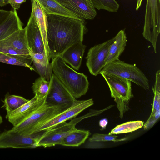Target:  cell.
I'll use <instances>...</instances> for the list:
<instances>
[{
    "instance_id": "6da1fadb",
    "label": "cell",
    "mask_w": 160,
    "mask_h": 160,
    "mask_svg": "<svg viewBox=\"0 0 160 160\" xmlns=\"http://www.w3.org/2000/svg\"><path fill=\"white\" fill-rule=\"evenodd\" d=\"M47 38L50 58L60 55L72 45L82 42L84 20L54 14L47 15Z\"/></svg>"
},
{
    "instance_id": "7a4b0ae2",
    "label": "cell",
    "mask_w": 160,
    "mask_h": 160,
    "mask_svg": "<svg viewBox=\"0 0 160 160\" xmlns=\"http://www.w3.org/2000/svg\"><path fill=\"white\" fill-rule=\"evenodd\" d=\"M53 74L75 98L85 95L89 86L87 77L66 64L60 56L52 58Z\"/></svg>"
},
{
    "instance_id": "3957f363",
    "label": "cell",
    "mask_w": 160,
    "mask_h": 160,
    "mask_svg": "<svg viewBox=\"0 0 160 160\" xmlns=\"http://www.w3.org/2000/svg\"><path fill=\"white\" fill-rule=\"evenodd\" d=\"M106 109L98 110H90L87 114L78 118H74L68 122H64L49 130L41 132L36 144V147H49L61 145L63 138L73 132L76 125L83 119L99 115Z\"/></svg>"
},
{
    "instance_id": "277c9868",
    "label": "cell",
    "mask_w": 160,
    "mask_h": 160,
    "mask_svg": "<svg viewBox=\"0 0 160 160\" xmlns=\"http://www.w3.org/2000/svg\"><path fill=\"white\" fill-rule=\"evenodd\" d=\"M109 87L111 97L114 98L122 118L129 109V102L133 97L131 82L119 76L100 71V72Z\"/></svg>"
},
{
    "instance_id": "5b68a950",
    "label": "cell",
    "mask_w": 160,
    "mask_h": 160,
    "mask_svg": "<svg viewBox=\"0 0 160 160\" xmlns=\"http://www.w3.org/2000/svg\"><path fill=\"white\" fill-rule=\"evenodd\" d=\"M101 71L128 79L145 90L149 89L148 79L135 64L126 63L119 59L105 65Z\"/></svg>"
},
{
    "instance_id": "8992f818",
    "label": "cell",
    "mask_w": 160,
    "mask_h": 160,
    "mask_svg": "<svg viewBox=\"0 0 160 160\" xmlns=\"http://www.w3.org/2000/svg\"><path fill=\"white\" fill-rule=\"evenodd\" d=\"M66 109L49 106L45 103L33 112L11 129L23 135L32 134L39 124L56 114Z\"/></svg>"
},
{
    "instance_id": "52a82bcc",
    "label": "cell",
    "mask_w": 160,
    "mask_h": 160,
    "mask_svg": "<svg viewBox=\"0 0 160 160\" xmlns=\"http://www.w3.org/2000/svg\"><path fill=\"white\" fill-rule=\"evenodd\" d=\"M160 32V0H147L142 34L150 42L157 53L156 44Z\"/></svg>"
},
{
    "instance_id": "ba28073f",
    "label": "cell",
    "mask_w": 160,
    "mask_h": 160,
    "mask_svg": "<svg viewBox=\"0 0 160 160\" xmlns=\"http://www.w3.org/2000/svg\"><path fill=\"white\" fill-rule=\"evenodd\" d=\"M94 104L92 98L77 100L70 107L56 114L38 125L32 134L41 133L76 117L81 112Z\"/></svg>"
},
{
    "instance_id": "9c48e42d",
    "label": "cell",
    "mask_w": 160,
    "mask_h": 160,
    "mask_svg": "<svg viewBox=\"0 0 160 160\" xmlns=\"http://www.w3.org/2000/svg\"><path fill=\"white\" fill-rule=\"evenodd\" d=\"M77 100L66 88L52 74L50 81V88L45 103L49 106L67 109Z\"/></svg>"
},
{
    "instance_id": "30bf717a",
    "label": "cell",
    "mask_w": 160,
    "mask_h": 160,
    "mask_svg": "<svg viewBox=\"0 0 160 160\" xmlns=\"http://www.w3.org/2000/svg\"><path fill=\"white\" fill-rule=\"evenodd\" d=\"M41 133L23 135L12 131L6 130L0 134V148H33L36 144Z\"/></svg>"
},
{
    "instance_id": "8fae6325",
    "label": "cell",
    "mask_w": 160,
    "mask_h": 160,
    "mask_svg": "<svg viewBox=\"0 0 160 160\" xmlns=\"http://www.w3.org/2000/svg\"><path fill=\"white\" fill-rule=\"evenodd\" d=\"M114 37L90 48L86 57V64L90 73L96 76L105 65V60Z\"/></svg>"
},
{
    "instance_id": "7c38bea8",
    "label": "cell",
    "mask_w": 160,
    "mask_h": 160,
    "mask_svg": "<svg viewBox=\"0 0 160 160\" xmlns=\"http://www.w3.org/2000/svg\"><path fill=\"white\" fill-rule=\"evenodd\" d=\"M57 0L80 19L92 20L97 15L91 0Z\"/></svg>"
},
{
    "instance_id": "4fadbf2b",
    "label": "cell",
    "mask_w": 160,
    "mask_h": 160,
    "mask_svg": "<svg viewBox=\"0 0 160 160\" xmlns=\"http://www.w3.org/2000/svg\"><path fill=\"white\" fill-rule=\"evenodd\" d=\"M25 28L28 45L31 53H42L44 52L45 53V48L42 35L31 13Z\"/></svg>"
},
{
    "instance_id": "5bb4252c",
    "label": "cell",
    "mask_w": 160,
    "mask_h": 160,
    "mask_svg": "<svg viewBox=\"0 0 160 160\" xmlns=\"http://www.w3.org/2000/svg\"><path fill=\"white\" fill-rule=\"evenodd\" d=\"M46 98L41 99L34 96L28 102L13 112L7 118L13 126H16L45 104Z\"/></svg>"
},
{
    "instance_id": "9a60e30c",
    "label": "cell",
    "mask_w": 160,
    "mask_h": 160,
    "mask_svg": "<svg viewBox=\"0 0 160 160\" xmlns=\"http://www.w3.org/2000/svg\"><path fill=\"white\" fill-rule=\"evenodd\" d=\"M32 12L34 18L42 35L45 48V52L48 60L50 57L47 38V15L38 0H31Z\"/></svg>"
},
{
    "instance_id": "2e32d148",
    "label": "cell",
    "mask_w": 160,
    "mask_h": 160,
    "mask_svg": "<svg viewBox=\"0 0 160 160\" xmlns=\"http://www.w3.org/2000/svg\"><path fill=\"white\" fill-rule=\"evenodd\" d=\"M86 47L82 42H77L69 47L59 56L66 63L78 70L81 64Z\"/></svg>"
},
{
    "instance_id": "e0dca14e",
    "label": "cell",
    "mask_w": 160,
    "mask_h": 160,
    "mask_svg": "<svg viewBox=\"0 0 160 160\" xmlns=\"http://www.w3.org/2000/svg\"><path fill=\"white\" fill-rule=\"evenodd\" d=\"M33 68L40 77L49 81L52 74V64L50 63L44 52L42 53L31 52Z\"/></svg>"
},
{
    "instance_id": "ac0fdd59",
    "label": "cell",
    "mask_w": 160,
    "mask_h": 160,
    "mask_svg": "<svg viewBox=\"0 0 160 160\" xmlns=\"http://www.w3.org/2000/svg\"><path fill=\"white\" fill-rule=\"evenodd\" d=\"M127 42L125 31H120L114 37V40L110 46L105 60V65L119 60V56L124 50Z\"/></svg>"
},
{
    "instance_id": "d6986e66",
    "label": "cell",
    "mask_w": 160,
    "mask_h": 160,
    "mask_svg": "<svg viewBox=\"0 0 160 160\" xmlns=\"http://www.w3.org/2000/svg\"><path fill=\"white\" fill-rule=\"evenodd\" d=\"M0 43L25 51L30 54L25 28L16 31L6 38L0 40Z\"/></svg>"
},
{
    "instance_id": "ffe728a7",
    "label": "cell",
    "mask_w": 160,
    "mask_h": 160,
    "mask_svg": "<svg viewBox=\"0 0 160 160\" xmlns=\"http://www.w3.org/2000/svg\"><path fill=\"white\" fill-rule=\"evenodd\" d=\"M22 26L16 10L14 9L9 17L0 24V40L23 28Z\"/></svg>"
},
{
    "instance_id": "44dd1931",
    "label": "cell",
    "mask_w": 160,
    "mask_h": 160,
    "mask_svg": "<svg viewBox=\"0 0 160 160\" xmlns=\"http://www.w3.org/2000/svg\"><path fill=\"white\" fill-rule=\"evenodd\" d=\"M47 15L54 14L78 18L57 0H38Z\"/></svg>"
},
{
    "instance_id": "7402d4cb",
    "label": "cell",
    "mask_w": 160,
    "mask_h": 160,
    "mask_svg": "<svg viewBox=\"0 0 160 160\" xmlns=\"http://www.w3.org/2000/svg\"><path fill=\"white\" fill-rule=\"evenodd\" d=\"M0 62L6 64L21 66L34 70L31 66L32 59L30 54L14 55L0 52Z\"/></svg>"
},
{
    "instance_id": "603a6c76",
    "label": "cell",
    "mask_w": 160,
    "mask_h": 160,
    "mask_svg": "<svg viewBox=\"0 0 160 160\" xmlns=\"http://www.w3.org/2000/svg\"><path fill=\"white\" fill-rule=\"evenodd\" d=\"M90 134L89 130L77 128L63 138L61 145L65 146L78 147L85 142Z\"/></svg>"
},
{
    "instance_id": "cb8c5ba5",
    "label": "cell",
    "mask_w": 160,
    "mask_h": 160,
    "mask_svg": "<svg viewBox=\"0 0 160 160\" xmlns=\"http://www.w3.org/2000/svg\"><path fill=\"white\" fill-rule=\"evenodd\" d=\"M29 100L27 99L22 97L10 95L7 93L5 96L2 107H4L7 112L6 118H7L14 111L27 102Z\"/></svg>"
},
{
    "instance_id": "d4e9b609",
    "label": "cell",
    "mask_w": 160,
    "mask_h": 160,
    "mask_svg": "<svg viewBox=\"0 0 160 160\" xmlns=\"http://www.w3.org/2000/svg\"><path fill=\"white\" fill-rule=\"evenodd\" d=\"M142 121H132L118 125L112 129L109 134H119L131 132L141 128L143 125Z\"/></svg>"
},
{
    "instance_id": "484cf974",
    "label": "cell",
    "mask_w": 160,
    "mask_h": 160,
    "mask_svg": "<svg viewBox=\"0 0 160 160\" xmlns=\"http://www.w3.org/2000/svg\"><path fill=\"white\" fill-rule=\"evenodd\" d=\"M50 88V81L40 77L33 83L32 88L35 96L39 99L46 97Z\"/></svg>"
},
{
    "instance_id": "4316f807",
    "label": "cell",
    "mask_w": 160,
    "mask_h": 160,
    "mask_svg": "<svg viewBox=\"0 0 160 160\" xmlns=\"http://www.w3.org/2000/svg\"><path fill=\"white\" fill-rule=\"evenodd\" d=\"M95 8L98 10L103 9L111 12H116L119 5L115 0H91Z\"/></svg>"
},
{
    "instance_id": "83f0119b",
    "label": "cell",
    "mask_w": 160,
    "mask_h": 160,
    "mask_svg": "<svg viewBox=\"0 0 160 160\" xmlns=\"http://www.w3.org/2000/svg\"><path fill=\"white\" fill-rule=\"evenodd\" d=\"M152 90L154 94L152 109L150 116L152 115L155 111L160 109V70L156 73L155 82Z\"/></svg>"
},
{
    "instance_id": "f1b7e54d",
    "label": "cell",
    "mask_w": 160,
    "mask_h": 160,
    "mask_svg": "<svg viewBox=\"0 0 160 160\" xmlns=\"http://www.w3.org/2000/svg\"><path fill=\"white\" fill-rule=\"evenodd\" d=\"M117 136L112 134H105L95 133L92 135V137L89 138L88 142H101L112 141L114 142H118L125 140L126 138L118 139Z\"/></svg>"
},
{
    "instance_id": "f546056e",
    "label": "cell",
    "mask_w": 160,
    "mask_h": 160,
    "mask_svg": "<svg viewBox=\"0 0 160 160\" xmlns=\"http://www.w3.org/2000/svg\"><path fill=\"white\" fill-rule=\"evenodd\" d=\"M0 52L14 55L30 54L25 51L1 43Z\"/></svg>"
},
{
    "instance_id": "4dcf8cb0",
    "label": "cell",
    "mask_w": 160,
    "mask_h": 160,
    "mask_svg": "<svg viewBox=\"0 0 160 160\" xmlns=\"http://www.w3.org/2000/svg\"><path fill=\"white\" fill-rule=\"evenodd\" d=\"M160 116V109L157 110L152 115L150 116L148 120L143 124L144 129L147 130L152 128L159 118Z\"/></svg>"
},
{
    "instance_id": "1f68e13d",
    "label": "cell",
    "mask_w": 160,
    "mask_h": 160,
    "mask_svg": "<svg viewBox=\"0 0 160 160\" xmlns=\"http://www.w3.org/2000/svg\"><path fill=\"white\" fill-rule=\"evenodd\" d=\"M26 0H9L10 4L12 8L15 10L18 9L22 3L26 2Z\"/></svg>"
},
{
    "instance_id": "d6a6232c",
    "label": "cell",
    "mask_w": 160,
    "mask_h": 160,
    "mask_svg": "<svg viewBox=\"0 0 160 160\" xmlns=\"http://www.w3.org/2000/svg\"><path fill=\"white\" fill-rule=\"evenodd\" d=\"M12 11L0 9V24L9 17Z\"/></svg>"
},
{
    "instance_id": "836d02e7",
    "label": "cell",
    "mask_w": 160,
    "mask_h": 160,
    "mask_svg": "<svg viewBox=\"0 0 160 160\" xmlns=\"http://www.w3.org/2000/svg\"><path fill=\"white\" fill-rule=\"evenodd\" d=\"M108 123V121L107 118H105L100 120L99 122V125L101 127L100 130H103L105 129Z\"/></svg>"
},
{
    "instance_id": "e575fe53",
    "label": "cell",
    "mask_w": 160,
    "mask_h": 160,
    "mask_svg": "<svg viewBox=\"0 0 160 160\" xmlns=\"http://www.w3.org/2000/svg\"><path fill=\"white\" fill-rule=\"evenodd\" d=\"M9 0H0V6H2L9 4Z\"/></svg>"
},
{
    "instance_id": "d590c367",
    "label": "cell",
    "mask_w": 160,
    "mask_h": 160,
    "mask_svg": "<svg viewBox=\"0 0 160 160\" xmlns=\"http://www.w3.org/2000/svg\"><path fill=\"white\" fill-rule=\"evenodd\" d=\"M142 0H137L136 10H138L141 5Z\"/></svg>"
},
{
    "instance_id": "8d00e7d4",
    "label": "cell",
    "mask_w": 160,
    "mask_h": 160,
    "mask_svg": "<svg viewBox=\"0 0 160 160\" xmlns=\"http://www.w3.org/2000/svg\"><path fill=\"white\" fill-rule=\"evenodd\" d=\"M3 122V119L2 117L0 115V125Z\"/></svg>"
}]
</instances>
